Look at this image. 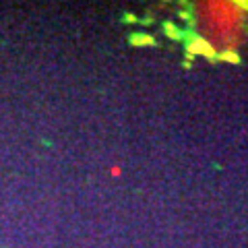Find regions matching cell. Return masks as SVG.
<instances>
[{
  "label": "cell",
  "mask_w": 248,
  "mask_h": 248,
  "mask_svg": "<svg viewBox=\"0 0 248 248\" xmlns=\"http://www.w3.org/2000/svg\"><path fill=\"white\" fill-rule=\"evenodd\" d=\"M188 50H190L192 54H207V56H215L213 48H211V46H209L205 40H197V42H192V44L188 46Z\"/></svg>",
  "instance_id": "obj_1"
},
{
  "label": "cell",
  "mask_w": 248,
  "mask_h": 248,
  "mask_svg": "<svg viewBox=\"0 0 248 248\" xmlns=\"http://www.w3.org/2000/svg\"><path fill=\"white\" fill-rule=\"evenodd\" d=\"M219 58H221L223 62H230V64H238V62H240V56H238L236 52H232V50H230V52H223Z\"/></svg>",
  "instance_id": "obj_2"
},
{
  "label": "cell",
  "mask_w": 248,
  "mask_h": 248,
  "mask_svg": "<svg viewBox=\"0 0 248 248\" xmlns=\"http://www.w3.org/2000/svg\"><path fill=\"white\" fill-rule=\"evenodd\" d=\"M133 44H137V46H151L153 44V37H149V35H137V37H133Z\"/></svg>",
  "instance_id": "obj_3"
},
{
  "label": "cell",
  "mask_w": 248,
  "mask_h": 248,
  "mask_svg": "<svg viewBox=\"0 0 248 248\" xmlns=\"http://www.w3.org/2000/svg\"><path fill=\"white\" fill-rule=\"evenodd\" d=\"M120 174H122V168H120V166H112V168H110V176L118 178Z\"/></svg>",
  "instance_id": "obj_4"
}]
</instances>
